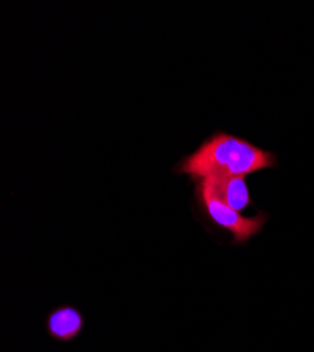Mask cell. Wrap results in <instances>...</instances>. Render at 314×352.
Listing matches in <instances>:
<instances>
[{"mask_svg": "<svg viewBox=\"0 0 314 352\" xmlns=\"http://www.w3.org/2000/svg\"><path fill=\"white\" fill-rule=\"evenodd\" d=\"M278 166L273 153L260 148L245 138L214 131L192 154L182 157L172 170L177 175H186L196 184L208 178H247L255 172Z\"/></svg>", "mask_w": 314, "mask_h": 352, "instance_id": "1", "label": "cell"}, {"mask_svg": "<svg viewBox=\"0 0 314 352\" xmlns=\"http://www.w3.org/2000/svg\"><path fill=\"white\" fill-rule=\"evenodd\" d=\"M193 197L202 219L213 227L232 234L233 244L236 245L247 244L252 237L258 236L269 219L265 212H258L249 217L236 212L216 195L208 179H201L194 184Z\"/></svg>", "mask_w": 314, "mask_h": 352, "instance_id": "2", "label": "cell"}, {"mask_svg": "<svg viewBox=\"0 0 314 352\" xmlns=\"http://www.w3.org/2000/svg\"><path fill=\"white\" fill-rule=\"evenodd\" d=\"M83 313L72 305H61L54 307L45 318V331L48 337L55 342H74L83 333Z\"/></svg>", "mask_w": 314, "mask_h": 352, "instance_id": "3", "label": "cell"}, {"mask_svg": "<svg viewBox=\"0 0 314 352\" xmlns=\"http://www.w3.org/2000/svg\"><path fill=\"white\" fill-rule=\"evenodd\" d=\"M216 195L225 201L236 212H244L254 206V201L248 189L247 178L233 176V178H208Z\"/></svg>", "mask_w": 314, "mask_h": 352, "instance_id": "4", "label": "cell"}]
</instances>
